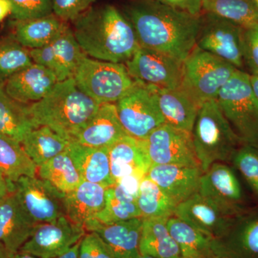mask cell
<instances>
[{"label":"cell","instance_id":"obj_35","mask_svg":"<svg viewBox=\"0 0 258 258\" xmlns=\"http://www.w3.org/2000/svg\"><path fill=\"white\" fill-rule=\"evenodd\" d=\"M139 217H142V214L137 200L125 195L118 185L114 184L106 189L104 208L93 220L109 225Z\"/></svg>","mask_w":258,"mask_h":258},{"label":"cell","instance_id":"obj_6","mask_svg":"<svg viewBox=\"0 0 258 258\" xmlns=\"http://www.w3.org/2000/svg\"><path fill=\"white\" fill-rule=\"evenodd\" d=\"M237 70L227 61L196 46L183 62L180 87L201 106L205 102L216 100Z\"/></svg>","mask_w":258,"mask_h":258},{"label":"cell","instance_id":"obj_15","mask_svg":"<svg viewBox=\"0 0 258 258\" xmlns=\"http://www.w3.org/2000/svg\"><path fill=\"white\" fill-rule=\"evenodd\" d=\"M30 55L35 63L52 71L58 82L74 79L81 60L86 56L70 26L49 45L30 50Z\"/></svg>","mask_w":258,"mask_h":258},{"label":"cell","instance_id":"obj_3","mask_svg":"<svg viewBox=\"0 0 258 258\" xmlns=\"http://www.w3.org/2000/svg\"><path fill=\"white\" fill-rule=\"evenodd\" d=\"M101 105L69 79L57 83L41 101L26 105V109L35 128L49 127L71 142Z\"/></svg>","mask_w":258,"mask_h":258},{"label":"cell","instance_id":"obj_30","mask_svg":"<svg viewBox=\"0 0 258 258\" xmlns=\"http://www.w3.org/2000/svg\"><path fill=\"white\" fill-rule=\"evenodd\" d=\"M23 149L37 167L69 151L70 141L47 126H40L27 134Z\"/></svg>","mask_w":258,"mask_h":258},{"label":"cell","instance_id":"obj_53","mask_svg":"<svg viewBox=\"0 0 258 258\" xmlns=\"http://www.w3.org/2000/svg\"><path fill=\"white\" fill-rule=\"evenodd\" d=\"M254 3H255L256 5H257V9H258V0H254Z\"/></svg>","mask_w":258,"mask_h":258},{"label":"cell","instance_id":"obj_1","mask_svg":"<svg viewBox=\"0 0 258 258\" xmlns=\"http://www.w3.org/2000/svg\"><path fill=\"white\" fill-rule=\"evenodd\" d=\"M122 13L132 24L141 47L181 62L196 47L202 15L194 16L157 0H132Z\"/></svg>","mask_w":258,"mask_h":258},{"label":"cell","instance_id":"obj_31","mask_svg":"<svg viewBox=\"0 0 258 258\" xmlns=\"http://www.w3.org/2000/svg\"><path fill=\"white\" fill-rule=\"evenodd\" d=\"M35 128L26 105L8 96L5 89V81L0 79V134L22 143L27 134Z\"/></svg>","mask_w":258,"mask_h":258},{"label":"cell","instance_id":"obj_28","mask_svg":"<svg viewBox=\"0 0 258 258\" xmlns=\"http://www.w3.org/2000/svg\"><path fill=\"white\" fill-rule=\"evenodd\" d=\"M69 26L67 22L52 13L42 18L17 21L14 36L26 48H41L53 42Z\"/></svg>","mask_w":258,"mask_h":258},{"label":"cell","instance_id":"obj_48","mask_svg":"<svg viewBox=\"0 0 258 258\" xmlns=\"http://www.w3.org/2000/svg\"><path fill=\"white\" fill-rule=\"evenodd\" d=\"M249 80L253 92L258 98V74L249 75Z\"/></svg>","mask_w":258,"mask_h":258},{"label":"cell","instance_id":"obj_37","mask_svg":"<svg viewBox=\"0 0 258 258\" xmlns=\"http://www.w3.org/2000/svg\"><path fill=\"white\" fill-rule=\"evenodd\" d=\"M258 206V146L241 144L231 161Z\"/></svg>","mask_w":258,"mask_h":258},{"label":"cell","instance_id":"obj_9","mask_svg":"<svg viewBox=\"0 0 258 258\" xmlns=\"http://www.w3.org/2000/svg\"><path fill=\"white\" fill-rule=\"evenodd\" d=\"M115 104L122 126L134 138L145 140L165 124L153 86L136 81L133 87Z\"/></svg>","mask_w":258,"mask_h":258},{"label":"cell","instance_id":"obj_45","mask_svg":"<svg viewBox=\"0 0 258 258\" xmlns=\"http://www.w3.org/2000/svg\"><path fill=\"white\" fill-rule=\"evenodd\" d=\"M14 184L7 179L6 176L0 171V201L13 192Z\"/></svg>","mask_w":258,"mask_h":258},{"label":"cell","instance_id":"obj_21","mask_svg":"<svg viewBox=\"0 0 258 258\" xmlns=\"http://www.w3.org/2000/svg\"><path fill=\"white\" fill-rule=\"evenodd\" d=\"M125 135L128 134L120 123L115 103H103L71 142L86 147L109 148Z\"/></svg>","mask_w":258,"mask_h":258},{"label":"cell","instance_id":"obj_14","mask_svg":"<svg viewBox=\"0 0 258 258\" xmlns=\"http://www.w3.org/2000/svg\"><path fill=\"white\" fill-rule=\"evenodd\" d=\"M144 141L152 165L200 167L189 132L164 124Z\"/></svg>","mask_w":258,"mask_h":258},{"label":"cell","instance_id":"obj_34","mask_svg":"<svg viewBox=\"0 0 258 258\" xmlns=\"http://www.w3.org/2000/svg\"><path fill=\"white\" fill-rule=\"evenodd\" d=\"M203 10L244 29L258 25V9L254 0H203Z\"/></svg>","mask_w":258,"mask_h":258},{"label":"cell","instance_id":"obj_39","mask_svg":"<svg viewBox=\"0 0 258 258\" xmlns=\"http://www.w3.org/2000/svg\"><path fill=\"white\" fill-rule=\"evenodd\" d=\"M12 15L16 21L42 18L52 14V0H10Z\"/></svg>","mask_w":258,"mask_h":258},{"label":"cell","instance_id":"obj_19","mask_svg":"<svg viewBox=\"0 0 258 258\" xmlns=\"http://www.w3.org/2000/svg\"><path fill=\"white\" fill-rule=\"evenodd\" d=\"M57 83L52 71L34 62L5 80V89L15 101L30 105L41 101Z\"/></svg>","mask_w":258,"mask_h":258},{"label":"cell","instance_id":"obj_49","mask_svg":"<svg viewBox=\"0 0 258 258\" xmlns=\"http://www.w3.org/2000/svg\"><path fill=\"white\" fill-rule=\"evenodd\" d=\"M13 254L8 250V248L0 242V258H10Z\"/></svg>","mask_w":258,"mask_h":258},{"label":"cell","instance_id":"obj_46","mask_svg":"<svg viewBox=\"0 0 258 258\" xmlns=\"http://www.w3.org/2000/svg\"><path fill=\"white\" fill-rule=\"evenodd\" d=\"M13 12V5L10 0H0V23Z\"/></svg>","mask_w":258,"mask_h":258},{"label":"cell","instance_id":"obj_11","mask_svg":"<svg viewBox=\"0 0 258 258\" xmlns=\"http://www.w3.org/2000/svg\"><path fill=\"white\" fill-rule=\"evenodd\" d=\"M13 184V193L35 223L53 222L66 216V195L48 181L36 176H22Z\"/></svg>","mask_w":258,"mask_h":258},{"label":"cell","instance_id":"obj_8","mask_svg":"<svg viewBox=\"0 0 258 258\" xmlns=\"http://www.w3.org/2000/svg\"><path fill=\"white\" fill-rule=\"evenodd\" d=\"M198 193L231 217L257 206L238 173L227 163H214L204 171Z\"/></svg>","mask_w":258,"mask_h":258},{"label":"cell","instance_id":"obj_7","mask_svg":"<svg viewBox=\"0 0 258 258\" xmlns=\"http://www.w3.org/2000/svg\"><path fill=\"white\" fill-rule=\"evenodd\" d=\"M74 79L81 91L99 104L115 103L125 96L136 81L124 63L83 57Z\"/></svg>","mask_w":258,"mask_h":258},{"label":"cell","instance_id":"obj_33","mask_svg":"<svg viewBox=\"0 0 258 258\" xmlns=\"http://www.w3.org/2000/svg\"><path fill=\"white\" fill-rule=\"evenodd\" d=\"M37 172L39 177L48 181L64 195L74 191L83 181L69 151L37 168Z\"/></svg>","mask_w":258,"mask_h":258},{"label":"cell","instance_id":"obj_38","mask_svg":"<svg viewBox=\"0 0 258 258\" xmlns=\"http://www.w3.org/2000/svg\"><path fill=\"white\" fill-rule=\"evenodd\" d=\"M32 63L30 50L23 46L14 35L0 40V79L5 81Z\"/></svg>","mask_w":258,"mask_h":258},{"label":"cell","instance_id":"obj_17","mask_svg":"<svg viewBox=\"0 0 258 258\" xmlns=\"http://www.w3.org/2000/svg\"><path fill=\"white\" fill-rule=\"evenodd\" d=\"M218 243L223 258H258V206L234 217Z\"/></svg>","mask_w":258,"mask_h":258},{"label":"cell","instance_id":"obj_27","mask_svg":"<svg viewBox=\"0 0 258 258\" xmlns=\"http://www.w3.org/2000/svg\"><path fill=\"white\" fill-rule=\"evenodd\" d=\"M167 226L183 258H223L217 239L194 228L174 215L168 219Z\"/></svg>","mask_w":258,"mask_h":258},{"label":"cell","instance_id":"obj_43","mask_svg":"<svg viewBox=\"0 0 258 258\" xmlns=\"http://www.w3.org/2000/svg\"><path fill=\"white\" fill-rule=\"evenodd\" d=\"M163 4L181 10L194 16H200L203 12V0H157Z\"/></svg>","mask_w":258,"mask_h":258},{"label":"cell","instance_id":"obj_41","mask_svg":"<svg viewBox=\"0 0 258 258\" xmlns=\"http://www.w3.org/2000/svg\"><path fill=\"white\" fill-rule=\"evenodd\" d=\"M243 60L249 75L258 74V25L244 29Z\"/></svg>","mask_w":258,"mask_h":258},{"label":"cell","instance_id":"obj_44","mask_svg":"<svg viewBox=\"0 0 258 258\" xmlns=\"http://www.w3.org/2000/svg\"><path fill=\"white\" fill-rule=\"evenodd\" d=\"M144 177V176L139 174H132L120 178L115 184L118 185L125 195L137 200L140 189L141 182Z\"/></svg>","mask_w":258,"mask_h":258},{"label":"cell","instance_id":"obj_5","mask_svg":"<svg viewBox=\"0 0 258 258\" xmlns=\"http://www.w3.org/2000/svg\"><path fill=\"white\" fill-rule=\"evenodd\" d=\"M216 101L242 144L258 146V98L248 73L237 70Z\"/></svg>","mask_w":258,"mask_h":258},{"label":"cell","instance_id":"obj_16","mask_svg":"<svg viewBox=\"0 0 258 258\" xmlns=\"http://www.w3.org/2000/svg\"><path fill=\"white\" fill-rule=\"evenodd\" d=\"M174 216L217 240L226 235L234 219L225 215L198 192L178 205Z\"/></svg>","mask_w":258,"mask_h":258},{"label":"cell","instance_id":"obj_42","mask_svg":"<svg viewBox=\"0 0 258 258\" xmlns=\"http://www.w3.org/2000/svg\"><path fill=\"white\" fill-rule=\"evenodd\" d=\"M90 6L89 0H52V13L64 21H72Z\"/></svg>","mask_w":258,"mask_h":258},{"label":"cell","instance_id":"obj_32","mask_svg":"<svg viewBox=\"0 0 258 258\" xmlns=\"http://www.w3.org/2000/svg\"><path fill=\"white\" fill-rule=\"evenodd\" d=\"M0 171L14 183L22 176H36L37 167L21 143L0 134Z\"/></svg>","mask_w":258,"mask_h":258},{"label":"cell","instance_id":"obj_51","mask_svg":"<svg viewBox=\"0 0 258 258\" xmlns=\"http://www.w3.org/2000/svg\"><path fill=\"white\" fill-rule=\"evenodd\" d=\"M138 258H154V257H150V256H147V255H142V254H140V255L139 256Z\"/></svg>","mask_w":258,"mask_h":258},{"label":"cell","instance_id":"obj_26","mask_svg":"<svg viewBox=\"0 0 258 258\" xmlns=\"http://www.w3.org/2000/svg\"><path fill=\"white\" fill-rule=\"evenodd\" d=\"M69 152L83 181L108 188L115 184L111 175L108 147H86L70 142Z\"/></svg>","mask_w":258,"mask_h":258},{"label":"cell","instance_id":"obj_29","mask_svg":"<svg viewBox=\"0 0 258 258\" xmlns=\"http://www.w3.org/2000/svg\"><path fill=\"white\" fill-rule=\"evenodd\" d=\"M169 218L143 219L139 253L154 258H183L167 226Z\"/></svg>","mask_w":258,"mask_h":258},{"label":"cell","instance_id":"obj_13","mask_svg":"<svg viewBox=\"0 0 258 258\" xmlns=\"http://www.w3.org/2000/svg\"><path fill=\"white\" fill-rule=\"evenodd\" d=\"M125 64L135 81L145 84L174 89L182 82L183 62L159 51L140 47Z\"/></svg>","mask_w":258,"mask_h":258},{"label":"cell","instance_id":"obj_18","mask_svg":"<svg viewBox=\"0 0 258 258\" xmlns=\"http://www.w3.org/2000/svg\"><path fill=\"white\" fill-rule=\"evenodd\" d=\"M203 174L195 166L152 165L147 175L177 206L198 192Z\"/></svg>","mask_w":258,"mask_h":258},{"label":"cell","instance_id":"obj_12","mask_svg":"<svg viewBox=\"0 0 258 258\" xmlns=\"http://www.w3.org/2000/svg\"><path fill=\"white\" fill-rule=\"evenodd\" d=\"M86 232L83 226L61 217L55 221L37 224L19 252L38 258H55L71 249Z\"/></svg>","mask_w":258,"mask_h":258},{"label":"cell","instance_id":"obj_22","mask_svg":"<svg viewBox=\"0 0 258 258\" xmlns=\"http://www.w3.org/2000/svg\"><path fill=\"white\" fill-rule=\"evenodd\" d=\"M36 225L14 193L0 201V242L13 255L20 251Z\"/></svg>","mask_w":258,"mask_h":258},{"label":"cell","instance_id":"obj_24","mask_svg":"<svg viewBox=\"0 0 258 258\" xmlns=\"http://www.w3.org/2000/svg\"><path fill=\"white\" fill-rule=\"evenodd\" d=\"M108 187L83 181L64 199L66 216L71 222L83 226L91 222L104 208Z\"/></svg>","mask_w":258,"mask_h":258},{"label":"cell","instance_id":"obj_25","mask_svg":"<svg viewBox=\"0 0 258 258\" xmlns=\"http://www.w3.org/2000/svg\"><path fill=\"white\" fill-rule=\"evenodd\" d=\"M154 88L165 124L191 133L200 106L181 87Z\"/></svg>","mask_w":258,"mask_h":258},{"label":"cell","instance_id":"obj_4","mask_svg":"<svg viewBox=\"0 0 258 258\" xmlns=\"http://www.w3.org/2000/svg\"><path fill=\"white\" fill-rule=\"evenodd\" d=\"M191 134L203 172L214 163L230 164L235 152L242 144L216 100L205 102L200 107Z\"/></svg>","mask_w":258,"mask_h":258},{"label":"cell","instance_id":"obj_52","mask_svg":"<svg viewBox=\"0 0 258 258\" xmlns=\"http://www.w3.org/2000/svg\"><path fill=\"white\" fill-rule=\"evenodd\" d=\"M96 0H89V3H90V5H91H91L93 4V3H95V2H96Z\"/></svg>","mask_w":258,"mask_h":258},{"label":"cell","instance_id":"obj_50","mask_svg":"<svg viewBox=\"0 0 258 258\" xmlns=\"http://www.w3.org/2000/svg\"><path fill=\"white\" fill-rule=\"evenodd\" d=\"M10 258H38L32 254L25 253V252H18V253L15 254Z\"/></svg>","mask_w":258,"mask_h":258},{"label":"cell","instance_id":"obj_20","mask_svg":"<svg viewBox=\"0 0 258 258\" xmlns=\"http://www.w3.org/2000/svg\"><path fill=\"white\" fill-rule=\"evenodd\" d=\"M143 218L103 225L91 220L85 225L86 232H95L111 249L115 258H138L139 240Z\"/></svg>","mask_w":258,"mask_h":258},{"label":"cell","instance_id":"obj_2","mask_svg":"<svg viewBox=\"0 0 258 258\" xmlns=\"http://www.w3.org/2000/svg\"><path fill=\"white\" fill-rule=\"evenodd\" d=\"M71 22L80 47L96 60L125 64L141 47L132 24L113 5L90 6Z\"/></svg>","mask_w":258,"mask_h":258},{"label":"cell","instance_id":"obj_36","mask_svg":"<svg viewBox=\"0 0 258 258\" xmlns=\"http://www.w3.org/2000/svg\"><path fill=\"white\" fill-rule=\"evenodd\" d=\"M137 203L143 219L169 218L174 216L176 208L147 174L141 182Z\"/></svg>","mask_w":258,"mask_h":258},{"label":"cell","instance_id":"obj_10","mask_svg":"<svg viewBox=\"0 0 258 258\" xmlns=\"http://www.w3.org/2000/svg\"><path fill=\"white\" fill-rule=\"evenodd\" d=\"M244 29L211 13L201 15L196 46L244 71Z\"/></svg>","mask_w":258,"mask_h":258},{"label":"cell","instance_id":"obj_47","mask_svg":"<svg viewBox=\"0 0 258 258\" xmlns=\"http://www.w3.org/2000/svg\"><path fill=\"white\" fill-rule=\"evenodd\" d=\"M81 240L75 244L74 246H73L69 250L64 252L63 254H60V255L55 258H79L80 245H81Z\"/></svg>","mask_w":258,"mask_h":258},{"label":"cell","instance_id":"obj_40","mask_svg":"<svg viewBox=\"0 0 258 258\" xmlns=\"http://www.w3.org/2000/svg\"><path fill=\"white\" fill-rule=\"evenodd\" d=\"M79 258H115L109 246L95 232H86L81 240Z\"/></svg>","mask_w":258,"mask_h":258},{"label":"cell","instance_id":"obj_23","mask_svg":"<svg viewBox=\"0 0 258 258\" xmlns=\"http://www.w3.org/2000/svg\"><path fill=\"white\" fill-rule=\"evenodd\" d=\"M108 151L114 183L132 174L147 175L152 166L144 140L125 135L108 148Z\"/></svg>","mask_w":258,"mask_h":258}]
</instances>
